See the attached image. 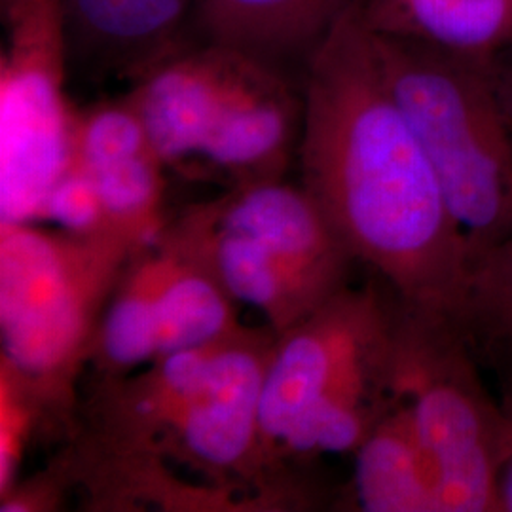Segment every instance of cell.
<instances>
[{"instance_id": "obj_1", "label": "cell", "mask_w": 512, "mask_h": 512, "mask_svg": "<svg viewBox=\"0 0 512 512\" xmlns=\"http://www.w3.org/2000/svg\"><path fill=\"white\" fill-rule=\"evenodd\" d=\"M302 186L404 310L461 323L471 260L416 131L387 86L361 4L304 74Z\"/></svg>"}, {"instance_id": "obj_2", "label": "cell", "mask_w": 512, "mask_h": 512, "mask_svg": "<svg viewBox=\"0 0 512 512\" xmlns=\"http://www.w3.org/2000/svg\"><path fill=\"white\" fill-rule=\"evenodd\" d=\"M129 103L165 167L228 184L283 179L304 126L302 78L196 44L133 84Z\"/></svg>"}, {"instance_id": "obj_3", "label": "cell", "mask_w": 512, "mask_h": 512, "mask_svg": "<svg viewBox=\"0 0 512 512\" xmlns=\"http://www.w3.org/2000/svg\"><path fill=\"white\" fill-rule=\"evenodd\" d=\"M399 311L384 281L348 285L277 334L260 397V437L274 475L281 446L298 456L355 452L399 403Z\"/></svg>"}, {"instance_id": "obj_4", "label": "cell", "mask_w": 512, "mask_h": 512, "mask_svg": "<svg viewBox=\"0 0 512 512\" xmlns=\"http://www.w3.org/2000/svg\"><path fill=\"white\" fill-rule=\"evenodd\" d=\"M160 241L200 264L239 306L283 334L348 287L357 262L304 186L228 188L165 222Z\"/></svg>"}, {"instance_id": "obj_5", "label": "cell", "mask_w": 512, "mask_h": 512, "mask_svg": "<svg viewBox=\"0 0 512 512\" xmlns=\"http://www.w3.org/2000/svg\"><path fill=\"white\" fill-rule=\"evenodd\" d=\"M143 249L120 234L0 222V363L33 391L46 421L73 423L74 380L120 275Z\"/></svg>"}, {"instance_id": "obj_6", "label": "cell", "mask_w": 512, "mask_h": 512, "mask_svg": "<svg viewBox=\"0 0 512 512\" xmlns=\"http://www.w3.org/2000/svg\"><path fill=\"white\" fill-rule=\"evenodd\" d=\"M370 37L387 86L433 165L473 268L512 236V131L490 71L416 42L372 31Z\"/></svg>"}, {"instance_id": "obj_7", "label": "cell", "mask_w": 512, "mask_h": 512, "mask_svg": "<svg viewBox=\"0 0 512 512\" xmlns=\"http://www.w3.org/2000/svg\"><path fill=\"white\" fill-rule=\"evenodd\" d=\"M395 384L435 463L440 512H497L503 412L469 334L452 319L401 306Z\"/></svg>"}, {"instance_id": "obj_8", "label": "cell", "mask_w": 512, "mask_h": 512, "mask_svg": "<svg viewBox=\"0 0 512 512\" xmlns=\"http://www.w3.org/2000/svg\"><path fill=\"white\" fill-rule=\"evenodd\" d=\"M0 65V222L44 219L48 196L74 162L76 114L63 0H8Z\"/></svg>"}, {"instance_id": "obj_9", "label": "cell", "mask_w": 512, "mask_h": 512, "mask_svg": "<svg viewBox=\"0 0 512 512\" xmlns=\"http://www.w3.org/2000/svg\"><path fill=\"white\" fill-rule=\"evenodd\" d=\"M277 334L243 329L220 344L200 387L175 412L150 450V463L162 456L196 469L215 482L234 476L270 484L260 437V397Z\"/></svg>"}, {"instance_id": "obj_10", "label": "cell", "mask_w": 512, "mask_h": 512, "mask_svg": "<svg viewBox=\"0 0 512 512\" xmlns=\"http://www.w3.org/2000/svg\"><path fill=\"white\" fill-rule=\"evenodd\" d=\"M200 0H63L69 63L133 84L192 48Z\"/></svg>"}, {"instance_id": "obj_11", "label": "cell", "mask_w": 512, "mask_h": 512, "mask_svg": "<svg viewBox=\"0 0 512 512\" xmlns=\"http://www.w3.org/2000/svg\"><path fill=\"white\" fill-rule=\"evenodd\" d=\"M363 0H200L190 40L253 55L294 76Z\"/></svg>"}, {"instance_id": "obj_12", "label": "cell", "mask_w": 512, "mask_h": 512, "mask_svg": "<svg viewBox=\"0 0 512 512\" xmlns=\"http://www.w3.org/2000/svg\"><path fill=\"white\" fill-rule=\"evenodd\" d=\"M368 31L490 67L512 48V0H363Z\"/></svg>"}, {"instance_id": "obj_13", "label": "cell", "mask_w": 512, "mask_h": 512, "mask_svg": "<svg viewBox=\"0 0 512 512\" xmlns=\"http://www.w3.org/2000/svg\"><path fill=\"white\" fill-rule=\"evenodd\" d=\"M353 501L366 512H440L435 463L399 399L355 450Z\"/></svg>"}, {"instance_id": "obj_14", "label": "cell", "mask_w": 512, "mask_h": 512, "mask_svg": "<svg viewBox=\"0 0 512 512\" xmlns=\"http://www.w3.org/2000/svg\"><path fill=\"white\" fill-rule=\"evenodd\" d=\"M173 253L154 241L131 258L101 317L90 363L99 380H116L156 361L158 304Z\"/></svg>"}, {"instance_id": "obj_15", "label": "cell", "mask_w": 512, "mask_h": 512, "mask_svg": "<svg viewBox=\"0 0 512 512\" xmlns=\"http://www.w3.org/2000/svg\"><path fill=\"white\" fill-rule=\"evenodd\" d=\"M164 245L175 260L158 304L156 359L211 346L238 334L243 329L238 302L200 264Z\"/></svg>"}, {"instance_id": "obj_16", "label": "cell", "mask_w": 512, "mask_h": 512, "mask_svg": "<svg viewBox=\"0 0 512 512\" xmlns=\"http://www.w3.org/2000/svg\"><path fill=\"white\" fill-rule=\"evenodd\" d=\"M461 323L473 346L512 344V236L471 268Z\"/></svg>"}, {"instance_id": "obj_17", "label": "cell", "mask_w": 512, "mask_h": 512, "mask_svg": "<svg viewBox=\"0 0 512 512\" xmlns=\"http://www.w3.org/2000/svg\"><path fill=\"white\" fill-rule=\"evenodd\" d=\"M44 420L33 391L0 363V495L16 486L23 450Z\"/></svg>"}, {"instance_id": "obj_18", "label": "cell", "mask_w": 512, "mask_h": 512, "mask_svg": "<svg viewBox=\"0 0 512 512\" xmlns=\"http://www.w3.org/2000/svg\"><path fill=\"white\" fill-rule=\"evenodd\" d=\"M44 219L52 220L59 226V230L74 236L93 238L118 234L110 228L105 203L101 200L92 175L76 162L71 164L52 188L44 207Z\"/></svg>"}, {"instance_id": "obj_19", "label": "cell", "mask_w": 512, "mask_h": 512, "mask_svg": "<svg viewBox=\"0 0 512 512\" xmlns=\"http://www.w3.org/2000/svg\"><path fill=\"white\" fill-rule=\"evenodd\" d=\"M484 353L499 374V406L503 412V442L497 476V512H512V344H482Z\"/></svg>"}, {"instance_id": "obj_20", "label": "cell", "mask_w": 512, "mask_h": 512, "mask_svg": "<svg viewBox=\"0 0 512 512\" xmlns=\"http://www.w3.org/2000/svg\"><path fill=\"white\" fill-rule=\"evenodd\" d=\"M488 71L494 84L495 95L512 131V48L509 52L499 55L488 67Z\"/></svg>"}]
</instances>
